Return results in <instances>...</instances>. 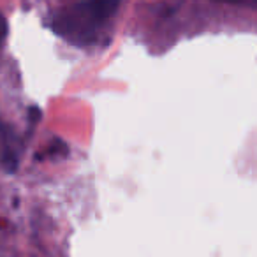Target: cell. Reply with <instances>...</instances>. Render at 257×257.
<instances>
[{
  "label": "cell",
  "instance_id": "cell-1",
  "mask_svg": "<svg viewBox=\"0 0 257 257\" xmlns=\"http://www.w3.org/2000/svg\"><path fill=\"white\" fill-rule=\"evenodd\" d=\"M121 0H86L62 11L55 18V30L71 43L86 44L99 37L116 13Z\"/></svg>",
  "mask_w": 257,
  "mask_h": 257
},
{
  "label": "cell",
  "instance_id": "cell-2",
  "mask_svg": "<svg viewBox=\"0 0 257 257\" xmlns=\"http://www.w3.org/2000/svg\"><path fill=\"white\" fill-rule=\"evenodd\" d=\"M224 2H234V4H245V2H252V0H224Z\"/></svg>",
  "mask_w": 257,
  "mask_h": 257
}]
</instances>
